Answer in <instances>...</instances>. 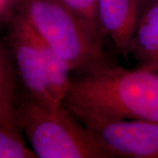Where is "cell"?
Here are the masks:
<instances>
[{"mask_svg": "<svg viewBox=\"0 0 158 158\" xmlns=\"http://www.w3.org/2000/svg\"><path fill=\"white\" fill-rule=\"evenodd\" d=\"M2 2H3V0H0V4H1Z\"/></svg>", "mask_w": 158, "mask_h": 158, "instance_id": "obj_13", "label": "cell"}, {"mask_svg": "<svg viewBox=\"0 0 158 158\" xmlns=\"http://www.w3.org/2000/svg\"><path fill=\"white\" fill-rule=\"evenodd\" d=\"M35 154L26 144L19 131L0 125V158H34Z\"/></svg>", "mask_w": 158, "mask_h": 158, "instance_id": "obj_10", "label": "cell"}, {"mask_svg": "<svg viewBox=\"0 0 158 158\" xmlns=\"http://www.w3.org/2000/svg\"><path fill=\"white\" fill-rule=\"evenodd\" d=\"M6 44L11 54L18 81L25 90L24 94L45 104H62L51 94L38 36L17 11L10 19Z\"/></svg>", "mask_w": 158, "mask_h": 158, "instance_id": "obj_4", "label": "cell"}, {"mask_svg": "<svg viewBox=\"0 0 158 158\" xmlns=\"http://www.w3.org/2000/svg\"><path fill=\"white\" fill-rule=\"evenodd\" d=\"M86 127L117 120L158 122V66L109 62L79 73L62 102Z\"/></svg>", "mask_w": 158, "mask_h": 158, "instance_id": "obj_1", "label": "cell"}, {"mask_svg": "<svg viewBox=\"0 0 158 158\" xmlns=\"http://www.w3.org/2000/svg\"><path fill=\"white\" fill-rule=\"evenodd\" d=\"M87 127L114 158H158V122L117 120Z\"/></svg>", "mask_w": 158, "mask_h": 158, "instance_id": "obj_5", "label": "cell"}, {"mask_svg": "<svg viewBox=\"0 0 158 158\" xmlns=\"http://www.w3.org/2000/svg\"><path fill=\"white\" fill-rule=\"evenodd\" d=\"M14 6L40 38L62 57L71 72L82 73L108 62L101 32L62 0H19Z\"/></svg>", "mask_w": 158, "mask_h": 158, "instance_id": "obj_3", "label": "cell"}, {"mask_svg": "<svg viewBox=\"0 0 158 158\" xmlns=\"http://www.w3.org/2000/svg\"><path fill=\"white\" fill-rule=\"evenodd\" d=\"M62 1L67 6H69L75 12H77L79 16L85 19V20H87L95 28L98 29L99 32H101L98 19L97 0H62Z\"/></svg>", "mask_w": 158, "mask_h": 158, "instance_id": "obj_11", "label": "cell"}, {"mask_svg": "<svg viewBox=\"0 0 158 158\" xmlns=\"http://www.w3.org/2000/svg\"><path fill=\"white\" fill-rule=\"evenodd\" d=\"M18 85L10 51L6 43L0 40V125L20 132L16 121Z\"/></svg>", "mask_w": 158, "mask_h": 158, "instance_id": "obj_8", "label": "cell"}, {"mask_svg": "<svg viewBox=\"0 0 158 158\" xmlns=\"http://www.w3.org/2000/svg\"><path fill=\"white\" fill-rule=\"evenodd\" d=\"M146 0H97L99 27L122 55L129 56V45Z\"/></svg>", "mask_w": 158, "mask_h": 158, "instance_id": "obj_6", "label": "cell"}, {"mask_svg": "<svg viewBox=\"0 0 158 158\" xmlns=\"http://www.w3.org/2000/svg\"><path fill=\"white\" fill-rule=\"evenodd\" d=\"M6 1H8V2H10V3H11V4H12V5L14 6V5H15V4L17 3V2H18V1H19V0H6Z\"/></svg>", "mask_w": 158, "mask_h": 158, "instance_id": "obj_12", "label": "cell"}, {"mask_svg": "<svg viewBox=\"0 0 158 158\" xmlns=\"http://www.w3.org/2000/svg\"><path fill=\"white\" fill-rule=\"evenodd\" d=\"M16 121L36 157L114 158L63 104H45L24 94L18 99Z\"/></svg>", "mask_w": 158, "mask_h": 158, "instance_id": "obj_2", "label": "cell"}, {"mask_svg": "<svg viewBox=\"0 0 158 158\" xmlns=\"http://www.w3.org/2000/svg\"><path fill=\"white\" fill-rule=\"evenodd\" d=\"M129 55L140 65L158 66V0H146L130 41Z\"/></svg>", "mask_w": 158, "mask_h": 158, "instance_id": "obj_7", "label": "cell"}, {"mask_svg": "<svg viewBox=\"0 0 158 158\" xmlns=\"http://www.w3.org/2000/svg\"><path fill=\"white\" fill-rule=\"evenodd\" d=\"M38 39L44 58L47 79L51 94L56 100L62 103L71 87L72 78L69 76L71 71L56 51L39 36Z\"/></svg>", "mask_w": 158, "mask_h": 158, "instance_id": "obj_9", "label": "cell"}]
</instances>
